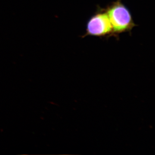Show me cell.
Instances as JSON below:
<instances>
[{"mask_svg": "<svg viewBox=\"0 0 155 155\" xmlns=\"http://www.w3.org/2000/svg\"><path fill=\"white\" fill-rule=\"evenodd\" d=\"M104 9L110 19L116 37L120 34L130 32L137 26L130 11L122 0H116Z\"/></svg>", "mask_w": 155, "mask_h": 155, "instance_id": "obj_1", "label": "cell"}, {"mask_svg": "<svg viewBox=\"0 0 155 155\" xmlns=\"http://www.w3.org/2000/svg\"><path fill=\"white\" fill-rule=\"evenodd\" d=\"M87 36L108 38L115 36L110 19L104 8H99L89 19L86 33L82 38Z\"/></svg>", "mask_w": 155, "mask_h": 155, "instance_id": "obj_2", "label": "cell"}]
</instances>
